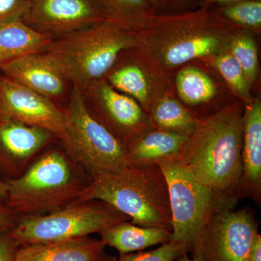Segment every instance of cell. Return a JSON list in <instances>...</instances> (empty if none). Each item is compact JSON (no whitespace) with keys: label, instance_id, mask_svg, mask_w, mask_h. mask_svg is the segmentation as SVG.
Instances as JSON below:
<instances>
[{"label":"cell","instance_id":"29","mask_svg":"<svg viewBox=\"0 0 261 261\" xmlns=\"http://www.w3.org/2000/svg\"><path fill=\"white\" fill-rule=\"evenodd\" d=\"M19 247L9 231H0V261H14Z\"/></svg>","mask_w":261,"mask_h":261},{"label":"cell","instance_id":"6","mask_svg":"<svg viewBox=\"0 0 261 261\" xmlns=\"http://www.w3.org/2000/svg\"><path fill=\"white\" fill-rule=\"evenodd\" d=\"M138 30L166 39L157 55L163 63L173 67L219 53L227 27L217 15L201 8L175 15H150Z\"/></svg>","mask_w":261,"mask_h":261},{"label":"cell","instance_id":"17","mask_svg":"<svg viewBox=\"0 0 261 261\" xmlns=\"http://www.w3.org/2000/svg\"><path fill=\"white\" fill-rule=\"evenodd\" d=\"M102 240L84 238L31 244L19 247L14 261H115Z\"/></svg>","mask_w":261,"mask_h":261},{"label":"cell","instance_id":"26","mask_svg":"<svg viewBox=\"0 0 261 261\" xmlns=\"http://www.w3.org/2000/svg\"><path fill=\"white\" fill-rule=\"evenodd\" d=\"M220 13L223 18L241 27L260 28V0H241L225 4L220 10Z\"/></svg>","mask_w":261,"mask_h":261},{"label":"cell","instance_id":"7","mask_svg":"<svg viewBox=\"0 0 261 261\" xmlns=\"http://www.w3.org/2000/svg\"><path fill=\"white\" fill-rule=\"evenodd\" d=\"M63 150L91 178L115 173L128 166L125 145L92 116L80 89L71 87L65 109Z\"/></svg>","mask_w":261,"mask_h":261},{"label":"cell","instance_id":"25","mask_svg":"<svg viewBox=\"0 0 261 261\" xmlns=\"http://www.w3.org/2000/svg\"><path fill=\"white\" fill-rule=\"evenodd\" d=\"M230 42V53L243 68L249 82L256 78L258 71V56L256 44L247 33H240Z\"/></svg>","mask_w":261,"mask_h":261},{"label":"cell","instance_id":"27","mask_svg":"<svg viewBox=\"0 0 261 261\" xmlns=\"http://www.w3.org/2000/svg\"><path fill=\"white\" fill-rule=\"evenodd\" d=\"M184 253H187L185 247L170 240L154 250L120 255L116 261H174Z\"/></svg>","mask_w":261,"mask_h":261},{"label":"cell","instance_id":"18","mask_svg":"<svg viewBox=\"0 0 261 261\" xmlns=\"http://www.w3.org/2000/svg\"><path fill=\"white\" fill-rule=\"evenodd\" d=\"M99 233L106 245L116 249L121 255L168 243L171 232L166 228L145 227L123 221L105 228Z\"/></svg>","mask_w":261,"mask_h":261},{"label":"cell","instance_id":"32","mask_svg":"<svg viewBox=\"0 0 261 261\" xmlns=\"http://www.w3.org/2000/svg\"><path fill=\"white\" fill-rule=\"evenodd\" d=\"M238 1H241V0H201L200 3L202 8H207L210 5L216 4V3L225 5Z\"/></svg>","mask_w":261,"mask_h":261},{"label":"cell","instance_id":"14","mask_svg":"<svg viewBox=\"0 0 261 261\" xmlns=\"http://www.w3.org/2000/svg\"><path fill=\"white\" fill-rule=\"evenodd\" d=\"M0 72L7 78L54 102L63 97L71 85L61 67L47 53L20 57L1 65Z\"/></svg>","mask_w":261,"mask_h":261},{"label":"cell","instance_id":"37","mask_svg":"<svg viewBox=\"0 0 261 261\" xmlns=\"http://www.w3.org/2000/svg\"><path fill=\"white\" fill-rule=\"evenodd\" d=\"M116 259H117V258H116ZM116 260H115V261H116Z\"/></svg>","mask_w":261,"mask_h":261},{"label":"cell","instance_id":"28","mask_svg":"<svg viewBox=\"0 0 261 261\" xmlns=\"http://www.w3.org/2000/svg\"><path fill=\"white\" fill-rule=\"evenodd\" d=\"M29 0H0V25L22 20Z\"/></svg>","mask_w":261,"mask_h":261},{"label":"cell","instance_id":"11","mask_svg":"<svg viewBox=\"0 0 261 261\" xmlns=\"http://www.w3.org/2000/svg\"><path fill=\"white\" fill-rule=\"evenodd\" d=\"M108 20L98 0H29L22 21L51 39Z\"/></svg>","mask_w":261,"mask_h":261},{"label":"cell","instance_id":"9","mask_svg":"<svg viewBox=\"0 0 261 261\" xmlns=\"http://www.w3.org/2000/svg\"><path fill=\"white\" fill-rule=\"evenodd\" d=\"M259 223L250 209H228L215 214L190 253L198 261H248Z\"/></svg>","mask_w":261,"mask_h":261},{"label":"cell","instance_id":"15","mask_svg":"<svg viewBox=\"0 0 261 261\" xmlns=\"http://www.w3.org/2000/svg\"><path fill=\"white\" fill-rule=\"evenodd\" d=\"M243 116L242 175L238 195L250 197L257 204L261 197V104L259 100L247 103Z\"/></svg>","mask_w":261,"mask_h":261},{"label":"cell","instance_id":"10","mask_svg":"<svg viewBox=\"0 0 261 261\" xmlns=\"http://www.w3.org/2000/svg\"><path fill=\"white\" fill-rule=\"evenodd\" d=\"M92 116L125 145L152 126L133 98L118 92L102 80L82 91Z\"/></svg>","mask_w":261,"mask_h":261},{"label":"cell","instance_id":"16","mask_svg":"<svg viewBox=\"0 0 261 261\" xmlns=\"http://www.w3.org/2000/svg\"><path fill=\"white\" fill-rule=\"evenodd\" d=\"M188 140V136L152 126L126 145L128 165L151 167L180 159Z\"/></svg>","mask_w":261,"mask_h":261},{"label":"cell","instance_id":"35","mask_svg":"<svg viewBox=\"0 0 261 261\" xmlns=\"http://www.w3.org/2000/svg\"><path fill=\"white\" fill-rule=\"evenodd\" d=\"M174 261H198L193 257H189L188 253H184L178 256Z\"/></svg>","mask_w":261,"mask_h":261},{"label":"cell","instance_id":"24","mask_svg":"<svg viewBox=\"0 0 261 261\" xmlns=\"http://www.w3.org/2000/svg\"><path fill=\"white\" fill-rule=\"evenodd\" d=\"M216 68L228 86L245 99L246 103L251 102L250 82L247 80L243 68L230 53H221L214 61Z\"/></svg>","mask_w":261,"mask_h":261},{"label":"cell","instance_id":"31","mask_svg":"<svg viewBox=\"0 0 261 261\" xmlns=\"http://www.w3.org/2000/svg\"><path fill=\"white\" fill-rule=\"evenodd\" d=\"M248 261H261V236L259 233L252 240L249 250Z\"/></svg>","mask_w":261,"mask_h":261},{"label":"cell","instance_id":"30","mask_svg":"<svg viewBox=\"0 0 261 261\" xmlns=\"http://www.w3.org/2000/svg\"><path fill=\"white\" fill-rule=\"evenodd\" d=\"M18 219V216L6 205H0V231H11Z\"/></svg>","mask_w":261,"mask_h":261},{"label":"cell","instance_id":"36","mask_svg":"<svg viewBox=\"0 0 261 261\" xmlns=\"http://www.w3.org/2000/svg\"><path fill=\"white\" fill-rule=\"evenodd\" d=\"M195 1H197V0H173V3L183 5L189 4V3H191V2Z\"/></svg>","mask_w":261,"mask_h":261},{"label":"cell","instance_id":"22","mask_svg":"<svg viewBox=\"0 0 261 261\" xmlns=\"http://www.w3.org/2000/svg\"><path fill=\"white\" fill-rule=\"evenodd\" d=\"M176 87L182 100L190 106L208 102L216 93L213 80L195 67H186L178 72Z\"/></svg>","mask_w":261,"mask_h":261},{"label":"cell","instance_id":"1","mask_svg":"<svg viewBox=\"0 0 261 261\" xmlns=\"http://www.w3.org/2000/svg\"><path fill=\"white\" fill-rule=\"evenodd\" d=\"M243 116L240 108L230 106L201 120L179 159L201 183L239 199Z\"/></svg>","mask_w":261,"mask_h":261},{"label":"cell","instance_id":"12","mask_svg":"<svg viewBox=\"0 0 261 261\" xmlns=\"http://www.w3.org/2000/svg\"><path fill=\"white\" fill-rule=\"evenodd\" d=\"M0 117L50 132L61 141L66 126L65 110L56 102L0 75Z\"/></svg>","mask_w":261,"mask_h":261},{"label":"cell","instance_id":"4","mask_svg":"<svg viewBox=\"0 0 261 261\" xmlns=\"http://www.w3.org/2000/svg\"><path fill=\"white\" fill-rule=\"evenodd\" d=\"M136 44L135 33L105 20L53 39L44 53L61 67L72 87L83 91L102 80L122 51Z\"/></svg>","mask_w":261,"mask_h":261},{"label":"cell","instance_id":"23","mask_svg":"<svg viewBox=\"0 0 261 261\" xmlns=\"http://www.w3.org/2000/svg\"><path fill=\"white\" fill-rule=\"evenodd\" d=\"M108 73L107 82L111 87L136 101L143 104L147 102L148 84L143 70L138 65H124L117 69L110 70Z\"/></svg>","mask_w":261,"mask_h":261},{"label":"cell","instance_id":"34","mask_svg":"<svg viewBox=\"0 0 261 261\" xmlns=\"http://www.w3.org/2000/svg\"><path fill=\"white\" fill-rule=\"evenodd\" d=\"M7 199V186L5 181L0 178V205H5Z\"/></svg>","mask_w":261,"mask_h":261},{"label":"cell","instance_id":"8","mask_svg":"<svg viewBox=\"0 0 261 261\" xmlns=\"http://www.w3.org/2000/svg\"><path fill=\"white\" fill-rule=\"evenodd\" d=\"M128 220V216L104 201H82L49 214L19 218L9 233L22 246L88 237Z\"/></svg>","mask_w":261,"mask_h":261},{"label":"cell","instance_id":"19","mask_svg":"<svg viewBox=\"0 0 261 261\" xmlns=\"http://www.w3.org/2000/svg\"><path fill=\"white\" fill-rule=\"evenodd\" d=\"M51 40L21 20L0 25V66L25 55L44 53Z\"/></svg>","mask_w":261,"mask_h":261},{"label":"cell","instance_id":"33","mask_svg":"<svg viewBox=\"0 0 261 261\" xmlns=\"http://www.w3.org/2000/svg\"><path fill=\"white\" fill-rule=\"evenodd\" d=\"M147 4L152 8H162L169 3H173V0H146Z\"/></svg>","mask_w":261,"mask_h":261},{"label":"cell","instance_id":"20","mask_svg":"<svg viewBox=\"0 0 261 261\" xmlns=\"http://www.w3.org/2000/svg\"><path fill=\"white\" fill-rule=\"evenodd\" d=\"M152 126L161 129L191 136L198 126L200 121L192 116L186 108L170 98L161 99L151 112Z\"/></svg>","mask_w":261,"mask_h":261},{"label":"cell","instance_id":"3","mask_svg":"<svg viewBox=\"0 0 261 261\" xmlns=\"http://www.w3.org/2000/svg\"><path fill=\"white\" fill-rule=\"evenodd\" d=\"M92 200L107 202L132 224L172 231L168 184L160 166H128L92 178L77 202Z\"/></svg>","mask_w":261,"mask_h":261},{"label":"cell","instance_id":"5","mask_svg":"<svg viewBox=\"0 0 261 261\" xmlns=\"http://www.w3.org/2000/svg\"><path fill=\"white\" fill-rule=\"evenodd\" d=\"M159 166L166 176L169 192L172 217L170 240L190 253L211 218L221 211L233 209L240 199L205 186L179 159L166 161Z\"/></svg>","mask_w":261,"mask_h":261},{"label":"cell","instance_id":"21","mask_svg":"<svg viewBox=\"0 0 261 261\" xmlns=\"http://www.w3.org/2000/svg\"><path fill=\"white\" fill-rule=\"evenodd\" d=\"M105 16L120 27L135 32L153 15L146 0H98Z\"/></svg>","mask_w":261,"mask_h":261},{"label":"cell","instance_id":"13","mask_svg":"<svg viewBox=\"0 0 261 261\" xmlns=\"http://www.w3.org/2000/svg\"><path fill=\"white\" fill-rule=\"evenodd\" d=\"M49 130L0 117V171L18 177L55 138Z\"/></svg>","mask_w":261,"mask_h":261},{"label":"cell","instance_id":"2","mask_svg":"<svg viewBox=\"0 0 261 261\" xmlns=\"http://www.w3.org/2000/svg\"><path fill=\"white\" fill-rule=\"evenodd\" d=\"M92 180L63 149H49L23 174L5 180V205L19 218L49 214L77 202Z\"/></svg>","mask_w":261,"mask_h":261}]
</instances>
